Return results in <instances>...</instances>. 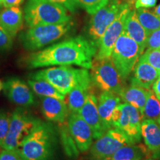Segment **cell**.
Wrapping results in <instances>:
<instances>
[{
	"label": "cell",
	"instance_id": "1",
	"mask_svg": "<svg viewBox=\"0 0 160 160\" xmlns=\"http://www.w3.org/2000/svg\"><path fill=\"white\" fill-rule=\"evenodd\" d=\"M97 52V46L93 42L78 36L31 53L25 62L30 69L62 65H77L91 69Z\"/></svg>",
	"mask_w": 160,
	"mask_h": 160
},
{
	"label": "cell",
	"instance_id": "2",
	"mask_svg": "<svg viewBox=\"0 0 160 160\" xmlns=\"http://www.w3.org/2000/svg\"><path fill=\"white\" fill-rule=\"evenodd\" d=\"M55 128L50 122L39 119L19 146L24 160H51L57 145Z\"/></svg>",
	"mask_w": 160,
	"mask_h": 160
},
{
	"label": "cell",
	"instance_id": "3",
	"mask_svg": "<svg viewBox=\"0 0 160 160\" xmlns=\"http://www.w3.org/2000/svg\"><path fill=\"white\" fill-rule=\"evenodd\" d=\"M30 78L46 80L65 96L76 86L92 83L88 69L75 68L71 65L48 68L33 73Z\"/></svg>",
	"mask_w": 160,
	"mask_h": 160
},
{
	"label": "cell",
	"instance_id": "4",
	"mask_svg": "<svg viewBox=\"0 0 160 160\" xmlns=\"http://www.w3.org/2000/svg\"><path fill=\"white\" fill-rule=\"evenodd\" d=\"M24 18L29 28L71 21L68 9L50 0H28L24 8Z\"/></svg>",
	"mask_w": 160,
	"mask_h": 160
},
{
	"label": "cell",
	"instance_id": "5",
	"mask_svg": "<svg viewBox=\"0 0 160 160\" xmlns=\"http://www.w3.org/2000/svg\"><path fill=\"white\" fill-rule=\"evenodd\" d=\"M72 26L71 21L57 25L35 26L22 33L19 39L26 50L38 51L59 40L71 31Z\"/></svg>",
	"mask_w": 160,
	"mask_h": 160
},
{
	"label": "cell",
	"instance_id": "6",
	"mask_svg": "<svg viewBox=\"0 0 160 160\" xmlns=\"http://www.w3.org/2000/svg\"><path fill=\"white\" fill-rule=\"evenodd\" d=\"M141 54L139 45L122 31L116 42L111 58L123 81L131 75Z\"/></svg>",
	"mask_w": 160,
	"mask_h": 160
},
{
	"label": "cell",
	"instance_id": "7",
	"mask_svg": "<svg viewBox=\"0 0 160 160\" xmlns=\"http://www.w3.org/2000/svg\"><path fill=\"white\" fill-rule=\"evenodd\" d=\"M92 85L99 90L110 91L119 95L123 89L124 82L116 69L111 58L93 59L91 68Z\"/></svg>",
	"mask_w": 160,
	"mask_h": 160
},
{
	"label": "cell",
	"instance_id": "8",
	"mask_svg": "<svg viewBox=\"0 0 160 160\" xmlns=\"http://www.w3.org/2000/svg\"><path fill=\"white\" fill-rule=\"evenodd\" d=\"M38 121L39 119L33 117L22 108L16 109L11 114L8 133L2 148L19 151L21 142L31 133Z\"/></svg>",
	"mask_w": 160,
	"mask_h": 160
},
{
	"label": "cell",
	"instance_id": "9",
	"mask_svg": "<svg viewBox=\"0 0 160 160\" xmlns=\"http://www.w3.org/2000/svg\"><path fill=\"white\" fill-rule=\"evenodd\" d=\"M125 2H122L121 0H109L105 6L93 14L90 21L88 33V39L97 47L103 33L114 21Z\"/></svg>",
	"mask_w": 160,
	"mask_h": 160
},
{
	"label": "cell",
	"instance_id": "10",
	"mask_svg": "<svg viewBox=\"0 0 160 160\" xmlns=\"http://www.w3.org/2000/svg\"><path fill=\"white\" fill-rule=\"evenodd\" d=\"M128 144H130L129 140L122 132L111 128L92 144L90 156L92 160H104Z\"/></svg>",
	"mask_w": 160,
	"mask_h": 160
},
{
	"label": "cell",
	"instance_id": "11",
	"mask_svg": "<svg viewBox=\"0 0 160 160\" xmlns=\"http://www.w3.org/2000/svg\"><path fill=\"white\" fill-rule=\"evenodd\" d=\"M120 115L114 128L120 130L128 139L130 144H137L142 139L141 125L142 119L137 108L128 103H120Z\"/></svg>",
	"mask_w": 160,
	"mask_h": 160
},
{
	"label": "cell",
	"instance_id": "12",
	"mask_svg": "<svg viewBox=\"0 0 160 160\" xmlns=\"http://www.w3.org/2000/svg\"><path fill=\"white\" fill-rule=\"evenodd\" d=\"M130 10L131 8L125 2L114 21L108 26L100 39L95 59H102L111 57L116 42L123 31L125 18Z\"/></svg>",
	"mask_w": 160,
	"mask_h": 160
},
{
	"label": "cell",
	"instance_id": "13",
	"mask_svg": "<svg viewBox=\"0 0 160 160\" xmlns=\"http://www.w3.org/2000/svg\"><path fill=\"white\" fill-rule=\"evenodd\" d=\"M3 90L10 101L21 108L35 105L36 99L33 91L23 80L18 77L8 79L3 84Z\"/></svg>",
	"mask_w": 160,
	"mask_h": 160
},
{
	"label": "cell",
	"instance_id": "14",
	"mask_svg": "<svg viewBox=\"0 0 160 160\" xmlns=\"http://www.w3.org/2000/svg\"><path fill=\"white\" fill-rule=\"evenodd\" d=\"M68 125L79 152L85 153L90 150L93 144V137L88 123L78 113H71L68 115Z\"/></svg>",
	"mask_w": 160,
	"mask_h": 160
},
{
	"label": "cell",
	"instance_id": "15",
	"mask_svg": "<svg viewBox=\"0 0 160 160\" xmlns=\"http://www.w3.org/2000/svg\"><path fill=\"white\" fill-rule=\"evenodd\" d=\"M78 113L90 126L93 139H99L105 133L98 111V99L93 93H89L85 104Z\"/></svg>",
	"mask_w": 160,
	"mask_h": 160
},
{
	"label": "cell",
	"instance_id": "16",
	"mask_svg": "<svg viewBox=\"0 0 160 160\" xmlns=\"http://www.w3.org/2000/svg\"><path fill=\"white\" fill-rule=\"evenodd\" d=\"M119 95L110 91H104L98 98V111L102 125L106 131L113 128V116L115 110L120 104Z\"/></svg>",
	"mask_w": 160,
	"mask_h": 160
},
{
	"label": "cell",
	"instance_id": "17",
	"mask_svg": "<svg viewBox=\"0 0 160 160\" xmlns=\"http://www.w3.org/2000/svg\"><path fill=\"white\" fill-rule=\"evenodd\" d=\"M141 134L152 159L160 160V125L151 119L142 120Z\"/></svg>",
	"mask_w": 160,
	"mask_h": 160
},
{
	"label": "cell",
	"instance_id": "18",
	"mask_svg": "<svg viewBox=\"0 0 160 160\" xmlns=\"http://www.w3.org/2000/svg\"><path fill=\"white\" fill-rule=\"evenodd\" d=\"M40 99L42 112L47 121L59 124L65 122L69 111L65 101L53 97H40Z\"/></svg>",
	"mask_w": 160,
	"mask_h": 160
},
{
	"label": "cell",
	"instance_id": "19",
	"mask_svg": "<svg viewBox=\"0 0 160 160\" xmlns=\"http://www.w3.org/2000/svg\"><path fill=\"white\" fill-rule=\"evenodd\" d=\"M133 71V77L131 78V85L147 90L152 88L153 83L160 76L157 70L140 58Z\"/></svg>",
	"mask_w": 160,
	"mask_h": 160
},
{
	"label": "cell",
	"instance_id": "20",
	"mask_svg": "<svg viewBox=\"0 0 160 160\" xmlns=\"http://www.w3.org/2000/svg\"><path fill=\"white\" fill-rule=\"evenodd\" d=\"M123 32L139 45L142 54L146 48L148 34L138 19L135 9H131L128 13L124 23Z\"/></svg>",
	"mask_w": 160,
	"mask_h": 160
},
{
	"label": "cell",
	"instance_id": "21",
	"mask_svg": "<svg viewBox=\"0 0 160 160\" xmlns=\"http://www.w3.org/2000/svg\"><path fill=\"white\" fill-rule=\"evenodd\" d=\"M0 25L14 38L23 25L22 11L19 6L5 8L0 11Z\"/></svg>",
	"mask_w": 160,
	"mask_h": 160
},
{
	"label": "cell",
	"instance_id": "22",
	"mask_svg": "<svg viewBox=\"0 0 160 160\" xmlns=\"http://www.w3.org/2000/svg\"><path fill=\"white\" fill-rule=\"evenodd\" d=\"M151 155L147 147L141 144H128L104 160H144Z\"/></svg>",
	"mask_w": 160,
	"mask_h": 160
},
{
	"label": "cell",
	"instance_id": "23",
	"mask_svg": "<svg viewBox=\"0 0 160 160\" xmlns=\"http://www.w3.org/2000/svg\"><path fill=\"white\" fill-rule=\"evenodd\" d=\"M148 91L149 90L137 86L130 85L128 87L123 88V89L119 93V97L121 101L133 105L139 110L140 113H142L147 99Z\"/></svg>",
	"mask_w": 160,
	"mask_h": 160
},
{
	"label": "cell",
	"instance_id": "24",
	"mask_svg": "<svg viewBox=\"0 0 160 160\" xmlns=\"http://www.w3.org/2000/svg\"><path fill=\"white\" fill-rule=\"evenodd\" d=\"M92 83L81 84L76 86L67 96V106L71 113H79L85 104Z\"/></svg>",
	"mask_w": 160,
	"mask_h": 160
},
{
	"label": "cell",
	"instance_id": "25",
	"mask_svg": "<svg viewBox=\"0 0 160 160\" xmlns=\"http://www.w3.org/2000/svg\"><path fill=\"white\" fill-rule=\"evenodd\" d=\"M28 83L33 93L39 97H53L65 101V96L62 94L51 83L45 79L30 78Z\"/></svg>",
	"mask_w": 160,
	"mask_h": 160
},
{
	"label": "cell",
	"instance_id": "26",
	"mask_svg": "<svg viewBox=\"0 0 160 160\" xmlns=\"http://www.w3.org/2000/svg\"><path fill=\"white\" fill-rule=\"evenodd\" d=\"M59 137L65 153L70 159H74L79 156V149L70 132L68 125L65 122L59 124Z\"/></svg>",
	"mask_w": 160,
	"mask_h": 160
},
{
	"label": "cell",
	"instance_id": "27",
	"mask_svg": "<svg viewBox=\"0 0 160 160\" xmlns=\"http://www.w3.org/2000/svg\"><path fill=\"white\" fill-rule=\"evenodd\" d=\"M141 115L142 120L151 119L157 122L160 118V101L151 89L148 93L147 99Z\"/></svg>",
	"mask_w": 160,
	"mask_h": 160
},
{
	"label": "cell",
	"instance_id": "28",
	"mask_svg": "<svg viewBox=\"0 0 160 160\" xmlns=\"http://www.w3.org/2000/svg\"><path fill=\"white\" fill-rule=\"evenodd\" d=\"M139 22L145 28L148 36L158 29H160V19L146 8L135 9Z\"/></svg>",
	"mask_w": 160,
	"mask_h": 160
},
{
	"label": "cell",
	"instance_id": "29",
	"mask_svg": "<svg viewBox=\"0 0 160 160\" xmlns=\"http://www.w3.org/2000/svg\"><path fill=\"white\" fill-rule=\"evenodd\" d=\"M139 58L153 66L160 73V50L147 49Z\"/></svg>",
	"mask_w": 160,
	"mask_h": 160
},
{
	"label": "cell",
	"instance_id": "30",
	"mask_svg": "<svg viewBox=\"0 0 160 160\" xmlns=\"http://www.w3.org/2000/svg\"><path fill=\"white\" fill-rule=\"evenodd\" d=\"M108 1L109 0H77L79 6L91 15L94 14L98 10L108 2Z\"/></svg>",
	"mask_w": 160,
	"mask_h": 160
},
{
	"label": "cell",
	"instance_id": "31",
	"mask_svg": "<svg viewBox=\"0 0 160 160\" xmlns=\"http://www.w3.org/2000/svg\"><path fill=\"white\" fill-rule=\"evenodd\" d=\"M11 114L4 110H0V148L2 145L8 133Z\"/></svg>",
	"mask_w": 160,
	"mask_h": 160
},
{
	"label": "cell",
	"instance_id": "32",
	"mask_svg": "<svg viewBox=\"0 0 160 160\" xmlns=\"http://www.w3.org/2000/svg\"><path fill=\"white\" fill-rule=\"evenodd\" d=\"M13 38L0 25V51H5L11 49L13 45Z\"/></svg>",
	"mask_w": 160,
	"mask_h": 160
},
{
	"label": "cell",
	"instance_id": "33",
	"mask_svg": "<svg viewBox=\"0 0 160 160\" xmlns=\"http://www.w3.org/2000/svg\"><path fill=\"white\" fill-rule=\"evenodd\" d=\"M146 48L147 49L160 50V29L152 32L148 36Z\"/></svg>",
	"mask_w": 160,
	"mask_h": 160
},
{
	"label": "cell",
	"instance_id": "34",
	"mask_svg": "<svg viewBox=\"0 0 160 160\" xmlns=\"http://www.w3.org/2000/svg\"><path fill=\"white\" fill-rule=\"evenodd\" d=\"M0 160H24L19 151L3 149L0 151Z\"/></svg>",
	"mask_w": 160,
	"mask_h": 160
},
{
	"label": "cell",
	"instance_id": "35",
	"mask_svg": "<svg viewBox=\"0 0 160 160\" xmlns=\"http://www.w3.org/2000/svg\"><path fill=\"white\" fill-rule=\"evenodd\" d=\"M50 1L64 6L66 9H68V11L72 13L77 11L79 7L77 0H50Z\"/></svg>",
	"mask_w": 160,
	"mask_h": 160
},
{
	"label": "cell",
	"instance_id": "36",
	"mask_svg": "<svg viewBox=\"0 0 160 160\" xmlns=\"http://www.w3.org/2000/svg\"><path fill=\"white\" fill-rule=\"evenodd\" d=\"M157 0H137L134 5V8H150L156 5Z\"/></svg>",
	"mask_w": 160,
	"mask_h": 160
},
{
	"label": "cell",
	"instance_id": "37",
	"mask_svg": "<svg viewBox=\"0 0 160 160\" xmlns=\"http://www.w3.org/2000/svg\"><path fill=\"white\" fill-rule=\"evenodd\" d=\"M24 0H2V6L5 8L17 7L23 2Z\"/></svg>",
	"mask_w": 160,
	"mask_h": 160
},
{
	"label": "cell",
	"instance_id": "38",
	"mask_svg": "<svg viewBox=\"0 0 160 160\" xmlns=\"http://www.w3.org/2000/svg\"><path fill=\"white\" fill-rule=\"evenodd\" d=\"M152 91H153L156 97L160 101V76L158 77V79L156 80V82L152 86Z\"/></svg>",
	"mask_w": 160,
	"mask_h": 160
},
{
	"label": "cell",
	"instance_id": "39",
	"mask_svg": "<svg viewBox=\"0 0 160 160\" xmlns=\"http://www.w3.org/2000/svg\"><path fill=\"white\" fill-rule=\"evenodd\" d=\"M136 1H137V0H125V2L129 5V7L131 8V9H132V8L134 7Z\"/></svg>",
	"mask_w": 160,
	"mask_h": 160
},
{
	"label": "cell",
	"instance_id": "40",
	"mask_svg": "<svg viewBox=\"0 0 160 160\" xmlns=\"http://www.w3.org/2000/svg\"><path fill=\"white\" fill-rule=\"evenodd\" d=\"M153 12H154V13H154L155 15H157V17L160 19V4H159V5L157 6V7L155 8L154 11H153Z\"/></svg>",
	"mask_w": 160,
	"mask_h": 160
},
{
	"label": "cell",
	"instance_id": "41",
	"mask_svg": "<svg viewBox=\"0 0 160 160\" xmlns=\"http://www.w3.org/2000/svg\"><path fill=\"white\" fill-rule=\"evenodd\" d=\"M2 88H3V84L2 83L1 80H0V91H1V90L2 89Z\"/></svg>",
	"mask_w": 160,
	"mask_h": 160
},
{
	"label": "cell",
	"instance_id": "42",
	"mask_svg": "<svg viewBox=\"0 0 160 160\" xmlns=\"http://www.w3.org/2000/svg\"><path fill=\"white\" fill-rule=\"evenodd\" d=\"M2 7V0H0V9Z\"/></svg>",
	"mask_w": 160,
	"mask_h": 160
},
{
	"label": "cell",
	"instance_id": "43",
	"mask_svg": "<svg viewBox=\"0 0 160 160\" xmlns=\"http://www.w3.org/2000/svg\"><path fill=\"white\" fill-rule=\"evenodd\" d=\"M144 160H154V159H145Z\"/></svg>",
	"mask_w": 160,
	"mask_h": 160
},
{
	"label": "cell",
	"instance_id": "44",
	"mask_svg": "<svg viewBox=\"0 0 160 160\" xmlns=\"http://www.w3.org/2000/svg\"><path fill=\"white\" fill-rule=\"evenodd\" d=\"M158 123H159V125H160V118L159 119V120H158Z\"/></svg>",
	"mask_w": 160,
	"mask_h": 160
}]
</instances>
